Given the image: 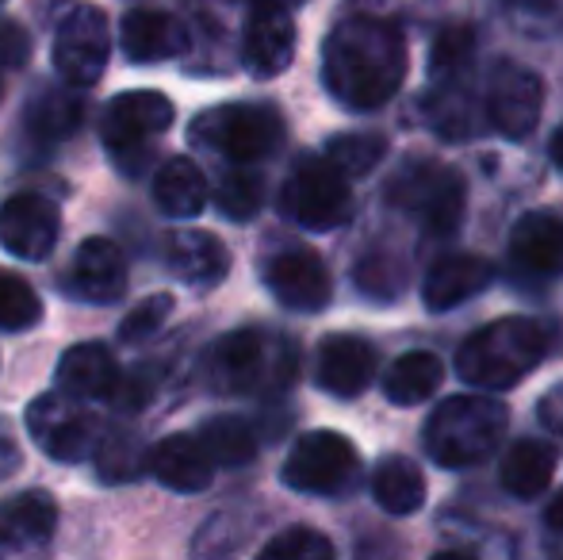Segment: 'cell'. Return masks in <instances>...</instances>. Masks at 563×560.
I'll list each match as a JSON object with an SVG mask.
<instances>
[{
    "label": "cell",
    "instance_id": "obj_1",
    "mask_svg": "<svg viewBox=\"0 0 563 560\" xmlns=\"http://www.w3.org/2000/svg\"><path fill=\"white\" fill-rule=\"evenodd\" d=\"M407 77V43L384 15L356 12L330 31L322 46V81L338 105L376 112Z\"/></svg>",
    "mask_w": 563,
    "mask_h": 560
},
{
    "label": "cell",
    "instance_id": "obj_2",
    "mask_svg": "<svg viewBox=\"0 0 563 560\" xmlns=\"http://www.w3.org/2000/svg\"><path fill=\"white\" fill-rule=\"evenodd\" d=\"M544 350H549V334L541 322L514 315V319L487 322L475 334H467L456 350V369L475 388L503 392L533 373L544 361Z\"/></svg>",
    "mask_w": 563,
    "mask_h": 560
},
{
    "label": "cell",
    "instance_id": "obj_3",
    "mask_svg": "<svg viewBox=\"0 0 563 560\" xmlns=\"http://www.w3.org/2000/svg\"><path fill=\"white\" fill-rule=\"evenodd\" d=\"M510 415L490 396H452L426 422V449L441 469H472L506 438Z\"/></svg>",
    "mask_w": 563,
    "mask_h": 560
},
{
    "label": "cell",
    "instance_id": "obj_4",
    "mask_svg": "<svg viewBox=\"0 0 563 560\" xmlns=\"http://www.w3.org/2000/svg\"><path fill=\"white\" fill-rule=\"evenodd\" d=\"M208 373L211 384L227 396L280 388L296 373V350H291V342L265 334V330H234L216 342L208 358Z\"/></svg>",
    "mask_w": 563,
    "mask_h": 560
},
{
    "label": "cell",
    "instance_id": "obj_5",
    "mask_svg": "<svg viewBox=\"0 0 563 560\" xmlns=\"http://www.w3.org/2000/svg\"><path fill=\"white\" fill-rule=\"evenodd\" d=\"M192 142L234 165H250L276 154L284 142V120L268 105H223L196 116Z\"/></svg>",
    "mask_w": 563,
    "mask_h": 560
},
{
    "label": "cell",
    "instance_id": "obj_6",
    "mask_svg": "<svg viewBox=\"0 0 563 560\" xmlns=\"http://www.w3.org/2000/svg\"><path fill=\"white\" fill-rule=\"evenodd\" d=\"M280 216L307 231H334L353 216L349 177L330 157H307L280 188Z\"/></svg>",
    "mask_w": 563,
    "mask_h": 560
},
{
    "label": "cell",
    "instance_id": "obj_7",
    "mask_svg": "<svg viewBox=\"0 0 563 560\" xmlns=\"http://www.w3.org/2000/svg\"><path fill=\"white\" fill-rule=\"evenodd\" d=\"M284 484L303 495H341L361 476V453L338 430H311L296 438L284 461Z\"/></svg>",
    "mask_w": 563,
    "mask_h": 560
},
{
    "label": "cell",
    "instance_id": "obj_8",
    "mask_svg": "<svg viewBox=\"0 0 563 560\" xmlns=\"http://www.w3.org/2000/svg\"><path fill=\"white\" fill-rule=\"evenodd\" d=\"M27 430L46 457L69 464L92 457L100 449V441H104L100 415L89 411L81 404V396H69V392H46V396L31 399Z\"/></svg>",
    "mask_w": 563,
    "mask_h": 560
},
{
    "label": "cell",
    "instance_id": "obj_9",
    "mask_svg": "<svg viewBox=\"0 0 563 560\" xmlns=\"http://www.w3.org/2000/svg\"><path fill=\"white\" fill-rule=\"evenodd\" d=\"M387 200L422 219L426 234H452L464 219V180L438 162H415L391 180Z\"/></svg>",
    "mask_w": 563,
    "mask_h": 560
},
{
    "label": "cell",
    "instance_id": "obj_10",
    "mask_svg": "<svg viewBox=\"0 0 563 560\" xmlns=\"http://www.w3.org/2000/svg\"><path fill=\"white\" fill-rule=\"evenodd\" d=\"M169 128H173V100L165 92L139 89V92H123V97H115L108 105L100 135H104L108 154L126 173H134L142 157L150 154V146Z\"/></svg>",
    "mask_w": 563,
    "mask_h": 560
},
{
    "label": "cell",
    "instance_id": "obj_11",
    "mask_svg": "<svg viewBox=\"0 0 563 560\" xmlns=\"http://www.w3.org/2000/svg\"><path fill=\"white\" fill-rule=\"evenodd\" d=\"M108 54H112V23H108V15L100 8L81 4L58 23L54 69H58L66 85H77V89L97 85L108 66Z\"/></svg>",
    "mask_w": 563,
    "mask_h": 560
},
{
    "label": "cell",
    "instance_id": "obj_12",
    "mask_svg": "<svg viewBox=\"0 0 563 560\" xmlns=\"http://www.w3.org/2000/svg\"><path fill=\"white\" fill-rule=\"evenodd\" d=\"M265 284L276 296V304H284L288 311H303V315L322 311V307L330 304V296H334L327 262L307 246H288L268 257Z\"/></svg>",
    "mask_w": 563,
    "mask_h": 560
},
{
    "label": "cell",
    "instance_id": "obj_13",
    "mask_svg": "<svg viewBox=\"0 0 563 560\" xmlns=\"http://www.w3.org/2000/svg\"><path fill=\"white\" fill-rule=\"evenodd\" d=\"M62 234V216L54 200L38 193H20L0 204V246L20 262H43Z\"/></svg>",
    "mask_w": 563,
    "mask_h": 560
},
{
    "label": "cell",
    "instance_id": "obj_14",
    "mask_svg": "<svg viewBox=\"0 0 563 560\" xmlns=\"http://www.w3.org/2000/svg\"><path fill=\"white\" fill-rule=\"evenodd\" d=\"M296 58V20L291 8L273 0H253V12L245 20L242 62L253 77H280Z\"/></svg>",
    "mask_w": 563,
    "mask_h": 560
},
{
    "label": "cell",
    "instance_id": "obj_15",
    "mask_svg": "<svg viewBox=\"0 0 563 560\" xmlns=\"http://www.w3.org/2000/svg\"><path fill=\"white\" fill-rule=\"evenodd\" d=\"M544 108V85L533 69L498 66L487 85V116L506 139L521 142L533 135Z\"/></svg>",
    "mask_w": 563,
    "mask_h": 560
},
{
    "label": "cell",
    "instance_id": "obj_16",
    "mask_svg": "<svg viewBox=\"0 0 563 560\" xmlns=\"http://www.w3.org/2000/svg\"><path fill=\"white\" fill-rule=\"evenodd\" d=\"M314 376L319 388L338 399H353L376 376V350L368 338L361 334H330L319 345V361H314Z\"/></svg>",
    "mask_w": 563,
    "mask_h": 560
},
{
    "label": "cell",
    "instance_id": "obj_17",
    "mask_svg": "<svg viewBox=\"0 0 563 560\" xmlns=\"http://www.w3.org/2000/svg\"><path fill=\"white\" fill-rule=\"evenodd\" d=\"M216 457L208 453L200 433H169L150 449V472L169 492H208L216 480Z\"/></svg>",
    "mask_w": 563,
    "mask_h": 560
},
{
    "label": "cell",
    "instance_id": "obj_18",
    "mask_svg": "<svg viewBox=\"0 0 563 560\" xmlns=\"http://www.w3.org/2000/svg\"><path fill=\"white\" fill-rule=\"evenodd\" d=\"M119 46L131 62H169L188 51V31L173 12L131 8L119 20Z\"/></svg>",
    "mask_w": 563,
    "mask_h": 560
},
{
    "label": "cell",
    "instance_id": "obj_19",
    "mask_svg": "<svg viewBox=\"0 0 563 560\" xmlns=\"http://www.w3.org/2000/svg\"><path fill=\"white\" fill-rule=\"evenodd\" d=\"M69 284L74 296L89 304H115L126 288V257L112 239H85L69 265Z\"/></svg>",
    "mask_w": 563,
    "mask_h": 560
},
{
    "label": "cell",
    "instance_id": "obj_20",
    "mask_svg": "<svg viewBox=\"0 0 563 560\" xmlns=\"http://www.w3.org/2000/svg\"><path fill=\"white\" fill-rule=\"evenodd\" d=\"M510 257L529 277L563 273V219L556 211H529L510 231Z\"/></svg>",
    "mask_w": 563,
    "mask_h": 560
},
{
    "label": "cell",
    "instance_id": "obj_21",
    "mask_svg": "<svg viewBox=\"0 0 563 560\" xmlns=\"http://www.w3.org/2000/svg\"><path fill=\"white\" fill-rule=\"evenodd\" d=\"M165 265L188 284H219L230 273V250L211 231H173L165 239Z\"/></svg>",
    "mask_w": 563,
    "mask_h": 560
},
{
    "label": "cell",
    "instance_id": "obj_22",
    "mask_svg": "<svg viewBox=\"0 0 563 560\" xmlns=\"http://www.w3.org/2000/svg\"><path fill=\"white\" fill-rule=\"evenodd\" d=\"M495 281V265L479 254H452L441 257L430 270V277L422 284V299L430 311H452L464 299L479 296L487 284Z\"/></svg>",
    "mask_w": 563,
    "mask_h": 560
},
{
    "label": "cell",
    "instance_id": "obj_23",
    "mask_svg": "<svg viewBox=\"0 0 563 560\" xmlns=\"http://www.w3.org/2000/svg\"><path fill=\"white\" fill-rule=\"evenodd\" d=\"M58 384L62 392L81 399H112L119 384V365L112 350L100 342H81L69 345L58 361Z\"/></svg>",
    "mask_w": 563,
    "mask_h": 560
},
{
    "label": "cell",
    "instance_id": "obj_24",
    "mask_svg": "<svg viewBox=\"0 0 563 560\" xmlns=\"http://www.w3.org/2000/svg\"><path fill=\"white\" fill-rule=\"evenodd\" d=\"M58 526V507L46 492H23L0 503V549L46 546Z\"/></svg>",
    "mask_w": 563,
    "mask_h": 560
},
{
    "label": "cell",
    "instance_id": "obj_25",
    "mask_svg": "<svg viewBox=\"0 0 563 560\" xmlns=\"http://www.w3.org/2000/svg\"><path fill=\"white\" fill-rule=\"evenodd\" d=\"M74 89L77 85H69V89H43L31 100L27 116H23V128H27L31 139L43 142V146H54V142H66L81 131L89 105Z\"/></svg>",
    "mask_w": 563,
    "mask_h": 560
},
{
    "label": "cell",
    "instance_id": "obj_26",
    "mask_svg": "<svg viewBox=\"0 0 563 560\" xmlns=\"http://www.w3.org/2000/svg\"><path fill=\"white\" fill-rule=\"evenodd\" d=\"M154 200L169 219H192L208 204V180L188 157H169L154 173Z\"/></svg>",
    "mask_w": 563,
    "mask_h": 560
},
{
    "label": "cell",
    "instance_id": "obj_27",
    "mask_svg": "<svg viewBox=\"0 0 563 560\" xmlns=\"http://www.w3.org/2000/svg\"><path fill=\"white\" fill-rule=\"evenodd\" d=\"M552 472H556V449L549 441L526 438L518 446H510V453L503 457L498 484L510 495H518V499H533L552 484Z\"/></svg>",
    "mask_w": 563,
    "mask_h": 560
},
{
    "label": "cell",
    "instance_id": "obj_28",
    "mask_svg": "<svg viewBox=\"0 0 563 560\" xmlns=\"http://www.w3.org/2000/svg\"><path fill=\"white\" fill-rule=\"evenodd\" d=\"M372 495L387 515H415L426 503V476L410 457H384L372 472Z\"/></svg>",
    "mask_w": 563,
    "mask_h": 560
},
{
    "label": "cell",
    "instance_id": "obj_29",
    "mask_svg": "<svg viewBox=\"0 0 563 560\" xmlns=\"http://www.w3.org/2000/svg\"><path fill=\"white\" fill-rule=\"evenodd\" d=\"M445 381V369H441V358L430 350H415L407 358H399L384 376V396L399 407H415L426 404L433 392Z\"/></svg>",
    "mask_w": 563,
    "mask_h": 560
},
{
    "label": "cell",
    "instance_id": "obj_30",
    "mask_svg": "<svg viewBox=\"0 0 563 560\" xmlns=\"http://www.w3.org/2000/svg\"><path fill=\"white\" fill-rule=\"evenodd\" d=\"M208 453L216 457V464L223 469H238V464H250L257 457V433L245 419H234V415H223V419L203 422L200 430Z\"/></svg>",
    "mask_w": 563,
    "mask_h": 560
},
{
    "label": "cell",
    "instance_id": "obj_31",
    "mask_svg": "<svg viewBox=\"0 0 563 560\" xmlns=\"http://www.w3.org/2000/svg\"><path fill=\"white\" fill-rule=\"evenodd\" d=\"M97 464H100V480H104V484H126V480H134V476H142V472H146L150 453H146V446L134 438V433L115 430V433H108V438L100 441Z\"/></svg>",
    "mask_w": 563,
    "mask_h": 560
},
{
    "label": "cell",
    "instance_id": "obj_32",
    "mask_svg": "<svg viewBox=\"0 0 563 560\" xmlns=\"http://www.w3.org/2000/svg\"><path fill=\"white\" fill-rule=\"evenodd\" d=\"M43 319V299L20 273L0 270V330H31Z\"/></svg>",
    "mask_w": 563,
    "mask_h": 560
},
{
    "label": "cell",
    "instance_id": "obj_33",
    "mask_svg": "<svg viewBox=\"0 0 563 560\" xmlns=\"http://www.w3.org/2000/svg\"><path fill=\"white\" fill-rule=\"evenodd\" d=\"M475 54V31L467 23H449L438 31V43L430 51V69L441 81H456L467 66H472Z\"/></svg>",
    "mask_w": 563,
    "mask_h": 560
},
{
    "label": "cell",
    "instance_id": "obj_34",
    "mask_svg": "<svg viewBox=\"0 0 563 560\" xmlns=\"http://www.w3.org/2000/svg\"><path fill=\"white\" fill-rule=\"evenodd\" d=\"M387 154L384 135H338L327 142V157L338 165L345 177H364L372 173Z\"/></svg>",
    "mask_w": 563,
    "mask_h": 560
},
{
    "label": "cell",
    "instance_id": "obj_35",
    "mask_svg": "<svg viewBox=\"0 0 563 560\" xmlns=\"http://www.w3.org/2000/svg\"><path fill=\"white\" fill-rule=\"evenodd\" d=\"M261 200H265V185H261L257 173L242 169V165H238L234 173H227V177L216 185V204H219V211L230 219L257 216Z\"/></svg>",
    "mask_w": 563,
    "mask_h": 560
},
{
    "label": "cell",
    "instance_id": "obj_36",
    "mask_svg": "<svg viewBox=\"0 0 563 560\" xmlns=\"http://www.w3.org/2000/svg\"><path fill=\"white\" fill-rule=\"evenodd\" d=\"M265 560H330L334 557V541L322 538L319 530H307V526H291V530L276 534L265 549Z\"/></svg>",
    "mask_w": 563,
    "mask_h": 560
},
{
    "label": "cell",
    "instance_id": "obj_37",
    "mask_svg": "<svg viewBox=\"0 0 563 560\" xmlns=\"http://www.w3.org/2000/svg\"><path fill=\"white\" fill-rule=\"evenodd\" d=\"M169 311H173V296H169V292H157V296H146L139 307H134L131 315H123V322H119V342H123V345L146 342L150 334H157V330L165 327Z\"/></svg>",
    "mask_w": 563,
    "mask_h": 560
},
{
    "label": "cell",
    "instance_id": "obj_38",
    "mask_svg": "<svg viewBox=\"0 0 563 560\" xmlns=\"http://www.w3.org/2000/svg\"><path fill=\"white\" fill-rule=\"evenodd\" d=\"M157 369H146V365H139V369H131V373H119V384H115V392H112V404H119L123 411H142V407L154 399V392H157Z\"/></svg>",
    "mask_w": 563,
    "mask_h": 560
},
{
    "label": "cell",
    "instance_id": "obj_39",
    "mask_svg": "<svg viewBox=\"0 0 563 560\" xmlns=\"http://www.w3.org/2000/svg\"><path fill=\"white\" fill-rule=\"evenodd\" d=\"M31 62V35L23 23L0 20V69H23Z\"/></svg>",
    "mask_w": 563,
    "mask_h": 560
},
{
    "label": "cell",
    "instance_id": "obj_40",
    "mask_svg": "<svg viewBox=\"0 0 563 560\" xmlns=\"http://www.w3.org/2000/svg\"><path fill=\"white\" fill-rule=\"evenodd\" d=\"M356 12H368V15H384V20H395L402 12H418L426 8L430 0H349Z\"/></svg>",
    "mask_w": 563,
    "mask_h": 560
},
{
    "label": "cell",
    "instance_id": "obj_41",
    "mask_svg": "<svg viewBox=\"0 0 563 560\" xmlns=\"http://www.w3.org/2000/svg\"><path fill=\"white\" fill-rule=\"evenodd\" d=\"M537 419H541L544 430L560 433L563 438V384L560 388H552L549 396L541 399V407H537Z\"/></svg>",
    "mask_w": 563,
    "mask_h": 560
},
{
    "label": "cell",
    "instance_id": "obj_42",
    "mask_svg": "<svg viewBox=\"0 0 563 560\" xmlns=\"http://www.w3.org/2000/svg\"><path fill=\"white\" fill-rule=\"evenodd\" d=\"M544 523H549V530H563V487L556 499L549 503V510H544Z\"/></svg>",
    "mask_w": 563,
    "mask_h": 560
},
{
    "label": "cell",
    "instance_id": "obj_43",
    "mask_svg": "<svg viewBox=\"0 0 563 560\" xmlns=\"http://www.w3.org/2000/svg\"><path fill=\"white\" fill-rule=\"evenodd\" d=\"M552 162L563 169V128L556 131V139H552Z\"/></svg>",
    "mask_w": 563,
    "mask_h": 560
},
{
    "label": "cell",
    "instance_id": "obj_44",
    "mask_svg": "<svg viewBox=\"0 0 563 560\" xmlns=\"http://www.w3.org/2000/svg\"><path fill=\"white\" fill-rule=\"evenodd\" d=\"M273 4H284V8H299L303 0H273Z\"/></svg>",
    "mask_w": 563,
    "mask_h": 560
},
{
    "label": "cell",
    "instance_id": "obj_45",
    "mask_svg": "<svg viewBox=\"0 0 563 560\" xmlns=\"http://www.w3.org/2000/svg\"><path fill=\"white\" fill-rule=\"evenodd\" d=\"M521 4H544V0H521Z\"/></svg>",
    "mask_w": 563,
    "mask_h": 560
},
{
    "label": "cell",
    "instance_id": "obj_46",
    "mask_svg": "<svg viewBox=\"0 0 563 560\" xmlns=\"http://www.w3.org/2000/svg\"><path fill=\"white\" fill-rule=\"evenodd\" d=\"M0 4H4V0H0Z\"/></svg>",
    "mask_w": 563,
    "mask_h": 560
}]
</instances>
